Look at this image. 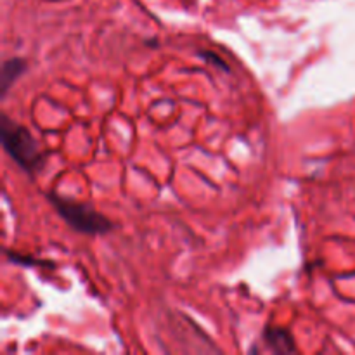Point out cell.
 <instances>
[{
    "label": "cell",
    "instance_id": "cell-3",
    "mask_svg": "<svg viewBox=\"0 0 355 355\" xmlns=\"http://www.w3.org/2000/svg\"><path fill=\"white\" fill-rule=\"evenodd\" d=\"M263 342L269 347V350L276 354H291L297 352V345L291 336V333L284 328H266L263 331Z\"/></svg>",
    "mask_w": 355,
    "mask_h": 355
},
{
    "label": "cell",
    "instance_id": "cell-2",
    "mask_svg": "<svg viewBox=\"0 0 355 355\" xmlns=\"http://www.w3.org/2000/svg\"><path fill=\"white\" fill-rule=\"evenodd\" d=\"M47 198L52 207L55 208V211L61 215L62 220L69 227L75 229L76 232H82L87 236H101L107 234L113 229V222L90 205L69 200V198L55 193H49Z\"/></svg>",
    "mask_w": 355,
    "mask_h": 355
},
{
    "label": "cell",
    "instance_id": "cell-1",
    "mask_svg": "<svg viewBox=\"0 0 355 355\" xmlns=\"http://www.w3.org/2000/svg\"><path fill=\"white\" fill-rule=\"evenodd\" d=\"M0 139L7 155L28 175H37L47 162V153L40 142L24 125L2 113L0 116Z\"/></svg>",
    "mask_w": 355,
    "mask_h": 355
},
{
    "label": "cell",
    "instance_id": "cell-4",
    "mask_svg": "<svg viewBox=\"0 0 355 355\" xmlns=\"http://www.w3.org/2000/svg\"><path fill=\"white\" fill-rule=\"evenodd\" d=\"M26 68L28 62L23 58H10L2 62V71H0V92H2V97H6L10 85L26 71Z\"/></svg>",
    "mask_w": 355,
    "mask_h": 355
}]
</instances>
